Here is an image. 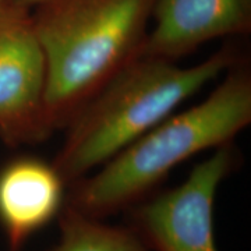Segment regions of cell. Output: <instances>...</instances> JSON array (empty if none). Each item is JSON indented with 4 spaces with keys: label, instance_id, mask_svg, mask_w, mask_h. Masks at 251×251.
<instances>
[{
    "label": "cell",
    "instance_id": "cell-1",
    "mask_svg": "<svg viewBox=\"0 0 251 251\" xmlns=\"http://www.w3.org/2000/svg\"><path fill=\"white\" fill-rule=\"evenodd\" d=\"M156 0H42L31 20L46 63L50 130L69 125L105 84L141 56Z\"/></svg>",
    "mask_w": 251,
    "mask_h": 251
},
{
    "label": "cell",
    "instance_id": "cell-2",
    "mask_svg": "<svg viewBox=\"0 0 251 251\" xmlns=\"http://www.w3.org/2000/svg\"><path fill=\"white\" fill-rule=\"evenodd\" d=\"M242 60L202 102L172 113L98 173L74 183L64 204L102 219L141 201L181 162L233 143L251 122V74Z\"/></svg>",
    "mask_w": 251,
    "mask_h": 251
},
{
    "label": "cell",
    "instance_id": "cell-3",
    "mask_svg": "<svg viewBox=\"0 0 251 251\" xmlns=\"http://www.w3.org/2000/svg\"><path fill=\"white\" fill-rule=\"evenodd\" d=\"M240 59L242 53L233 44H226L191 67H181L175 60L140 56L69 122L64 143L52 163L54 169L66 184L84 179Z\"/></svg>",
    "mask_w": 251,
    "mask_h": 251
},
{
    "label": "cell",
    "instance_id": "cell-4",
    "mask_svg": "<svg viewBox=\"0 0 251 251\" xmlns=\"http://www.w3.org/2000/svg\"><path fill=\"white\" fill-rule=\"evenodd\" d=\"M237 162L233 143L218 147L180 186L135 206L130 229L151 251H219L214 202L219 184Z\"/></svg>",
    "mask_w": 251,
    "mask_h": 251
},
{
    "label": "cell",
    "instance_id": "cell-5",
    "mask_svg": "<svg viewBox=\"0 0 251 251\" xmlns=\"http://www.w3.org/2000/svg\"><path fill=\"white\" fill-rule=\"evenodd\" d=\"M53 131L46 116V63L31 10L0 0V134L10 145Z\"/></svg>",
    "mask_w": 251,
    "mask_h": 251
},
{
    "label": "cell",
    "instance_id": "cell-6",
    "mask_svg": "<svg viewBox=\"0 0 251 251\" xmlns=\"http://www.w3.org/2000/svg\"><path fill=\"white\" fill-rule=\"evenodd\" d=\"M141 56L175 60L251 29V0H156Z\"/></svg>",
    "mask_w": 251,
    "mask_h": 251
},
{
    "label": "cell",
    "instance_id": "cell-7",
    "mask_svg": "<svg viewBox=\"0 0 251 251\" xmlns=\"http://www.w3.org/2000/svg\"><path fill=\"white\" fill-rule=\"evenodd\" d=\"M64 180L53 165L20 158L0 172V225L9 251H20L28 239L60 215Z\"/></svg>",
    "mask_w": 251,
    "mask_h": 251
},
{
    "label": "cell",
    "instance_id": "cell-8",
    "mask_svg": "<svg viewBox=\"0 0 251 251\" xmlns=\"http://www.w3.org/2000/svg\"><path fill=\"white\" fill-rule=\"evenodd\" d=\"M57 218L60 237L49 251H151L130 227L103 224L66 204Z\"/></svg>",
    "mask_w": 251,
    "mask_h": 251
},
{
    "label": "cell",
    "instance_id": "cell-9",
    "mask_svg": "<svg viewBox=\"0 0 251 251\" xmlns=\"http://www.w3.org/2000/svg\"><path fill=\"white\" fill-rule=\"evenodd\" d=\"M11 1H14L16 4L21 6V7H25V9L31 10L34 6H36L39 1H42V0H11Z\"/></svg>",
    "mask_w": 251,
    "mask_h": 251
}]
</instances>
